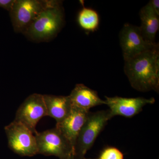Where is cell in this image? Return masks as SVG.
<instances>
[{"label": "cell", "instance_id": "1", "mask_svg": "<svg viewBox=\"0 0 159 159\" xmlns=\"http://www.w3.org/2000/svg\"><path fill=\"white\" fill-rule=\"evenodd\" d=\"M124 72L131 86L145 92L159 89V47L125 61Z\"/></svg>", "mask_w": 159, "mask_h": 159}, {"label": "cell", "instance_id": "2", "mask_svg": "<svg viewBox=\"0 0 159 159\" xmlns=\"http://www.w3.org/2000/svg\"><path fill=\"white\" fill-rule=\"evenodd\" d=\"M64 21L61 1H52L31 23L24 34L35 41H44L54 37L60 31Z\"/></svg>", "mask_w": 159, "mask_h": 159}, {"label": "cell", "instance_id": "3", "mask_svg": "<svg viewBox=\"0 0 159 159\" xmlns=\"http://www.w3.org/2000/svg\"><path fill=\"white\" fill-rule=\"evenodd\" d=\"M112 118L109 110L95 112L89 111L76 141L74 153L75 156L79 159H85L86 153Z\"/></svg>", "mask_w": 159, "mask_h": 159}, {"label": "cell", "instance_id": "4", "mask_svg": "<svg viewBox=\"0 0 159 159\" xmlns=\"http://www.w3.org/2000/svg\"><path fill=\"white\" fill-rule=\"evenodd\" d=\"M35 136L38 154L64 159L74 153L73 145L56 126L52 129L37 132Z\"/></svg>", "mask_w": 159, "mask_h": 159}, {"label": "cell", "instance_id": "5", "mask_svg": "<svg viewBox=\"0 0 159 159\" xmlns=\"http://www.w3.org/2000/svg\"><path fill=\"white\" fill-rule=\"evenodd\" d=\"M8 145L15 153L23 157L38 154L35 135L25 125L14 121L5 128Z\"/></svg>", "mask_w": 159, "mask_h": 159}, {"label": "cell", "instance_id": "6", "mask_svg": "<svg viewBox=\"0 0 159 159\" xmlns=\"http://www.w3.org/2000/svg\"><path fill=\"white\" fill-rule=\"evenodd\" d=\"M51 2V0H16L9 12L15 31L24 34Z\"/></svg>", "mask_w": 159, "mask_h": 159}, {"label": "cell", "instance_id": "7", "mask_svg": "<svg viewBox=\"0 0 159 159\" xmlns=\"http://www.w3.org/2000/svg\"><path fill=\"white\" fill-rule=\"evenodd\" d=\"M119 42L124 60L130 59L145 51L156 48L159 44L145 40L140 27L125 24L119 34Z\"/></svg>", "mask_w": 159, "mask_h": 159}, {"label": "cell", "instance_id": "8", "mask_svg": "<svg viewBox=\"0 0 159 159\" xmlns=\"http://www.w3.org/2000/svg\"><path fill=\"white\" fill-rule=\"evenodd\" d=\"M48 116L43 96L34 93L27 97L16 114L15 121L20 122L35 134L36 125L43 117Z\"/></svg>", "mask_w": 159, "mask_h": 159}, {"label": "cell", "instance_id": "9", "mask_svg": "<svg viewBox=\"0 0 159 159\" xmlns=\"http://www.w3.org/2000/svg\"><path fill=\"white\" fill-rule=\"evenodd\" d=\"M106 105L109 107L111 116H119L131 118L142 111V108L148 104H153L155 102L153 98L143 97L123 98L119 97H105Z\"/></svg>", "mask_w": 159, "mask_h": 159}, {"label": "cell", "instance_id": "10", "mask_svg": "<svg viewBox=\"0 0 159 159\" xmlns=\"http://www.w3.org/2000/svg\"><path fill=\"white\" fill-rule=\"evenodd\" d=\"M89 112L72 106V110L68 116L62 122L56 124V127L70 141L74 148L77 137Z\"/></svg>", "mask_w": 159, "mask_h": 159}, {"label": "cell", "instance_id": "11", "mask_svg": "<svg viewBox=\"0 0 159 159\" xmlns=\"http://www.w3.org/2000/svg\"><path fill=\"white\" fill-rule=\"evenodd\" d=\"M69 96L72 106L87 111L94 107L106 104L97 92L82 84H76Z\"/></svg>", "mask_w": 159, "mask_h": 159}, {"label": "cell", "instance_id": "12", "mask_svg": "<svg viewBox=\"0 0 159 159\" xmlns=\"http://www.w3.org/2000/svg\"><path fill=\"white\" fill-rule=\"evenodd\" d=\"M47 115L55 119L56 124L62 122L68 116L72 108L69 96L43 95Z\"/></svg>", "mask_w": 159, "mask_h": 159}, {"label": "cell", "instance_id": "13", "mask_svg": "<svg viewBox=\"0 0 159 159\" xmlns=\"http://www.w3.org/2000/svg\"><path fill=\"white\" fill-rule=\"evenodd\" d=\"M141 20L140 29L145 40L155 44L156 35L159 28V15L157 14L150 2L141 9L139 12Z\"/></svg>", "mask_w": 159, "mask_h": 159}, {"label": "cell", "instance_id": "14", "mask_svg": "<svg viewBox=\"0 0 159 159\" xmlns=\"http://www.w3.org/2000/svg\"><path fill=\"white\" fill-rule=\"evenodd\" d=\"M99 21L98 13L90 8L83 7L78 14V24L85 31H94L97 30L99 26Z\"/></svg>", "mask_w": 159, "mask_h": 159}, {"label": "cell", "instance_id": "15", "mask_svg": "<svg viewBox=\"0 0 159 159\" xmlns=\"http://www.w3.org/2000/svg\"><path fill=\"white\" fill-rule=\"evenodd\" d=\"M97 159H124L123 153L114 147H107L101 152Z\"/></svg>", "mask_w": 159, "mask_h": 159}, {"label": "cell", "instance_id": "16", "mask_svg": "<svg viewBox=\"0 0 159 159\" xmlns=\"http://www.w3.org/2000/svg\"><path fill=\"white\" fill-rule=\"evenodd\" d=\"M16 0H0V7L10 12Z\"/></svg>", "mask_w": 159, "mask_h": 159}, {"label": "cell", "instance_id": "17", "mask_svg": "<svg viewBox=\"0 0 159 159\" xmlns=\"http://www.w3.org/2000/svg\"><path fill=\"white\" fill-rule=\"evenodd\" d=\"M150 2L152 8L157 12V14L159 15V0H152Z\"/></svg>", "mask_w": 159, "mask_h": 159}, {"label": "cell", "instance_id": "18", "mask_svg": "<svg viewBox=\"0 0 159 159\" xmlns=\"http://www.w3.org/2000/svg\"><path fill=\"white\" fill-rule=\"evenodd\" d=\"M64 159H78V158L75 155L73 154L71 155L70 156L67 157L66 158Z\"/></svg>", "mask_w": 159, "mask_h": 159}]
</instances>
